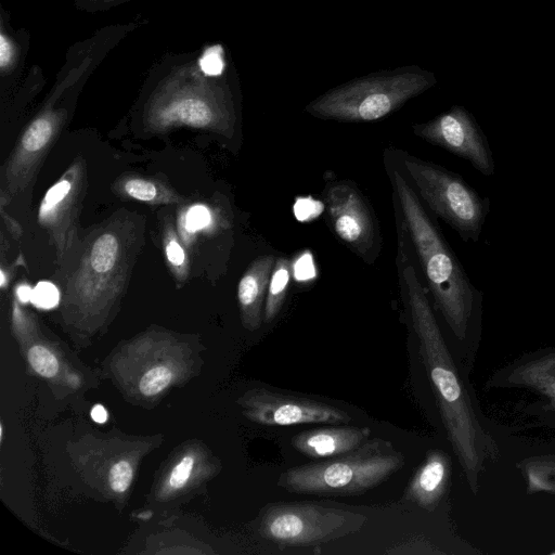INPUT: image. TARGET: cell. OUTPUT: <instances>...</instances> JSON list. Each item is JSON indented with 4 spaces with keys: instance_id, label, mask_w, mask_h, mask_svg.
Segmentation results:
<instances>
[{
    "instance_id": "cell-15",
    "label": "cell",
    "mask_w": 555,
    "mask_h": 555,
    "mask_svg": "<svg viewBox=\"0 0 555 555\" xmlns=\"http://www.w3.org/2000/svg\"><path fill=\"white\" fill-rule=\"evenodd\" d=\"M275 257L264 255L256 258L246 269L237 285V300L242 321L248 330L259 328Z\"/></svg>"
},
{
    "instance_id": "cell-10",
    "label": "cell",
    "mask_w": 555,
    "mask_h": 555,
    "mask_svg": "<svg viewBox=\"0 0 555 555\" xmlns=\"http://www.w3.org/2000/svg\"><path fill=\"white\" fill-rule=\"evenodd\" d=\"M86 162L78 157L43 196L38 222L49 235L55 250V264L73 247L79 236L78 219L87 193Z\"/></svg>"
},
{
    "instance_id": "cell-11",
    "label": "cell",
    "mask_w": 555,
    "mask_h": 555,
    "mask_svg": "<svg viewBox=\"0 0 555 555\" xmlns=\"http://www.w3.org/2000/svg\"><path fill=\"white\" fill-rule=\"evenodd\" d=\"M63 118L57 112H43L24 130L1 166V206L9 205L31 186L46 155L56 140Z\"/></svg>"
},
{
    "instance_id": "cell-21",
    "label": "cell",
    "mask_w": 555,
    "mask_h": 555,
    "mask_svg": "<svg viewBox=\"0 0 555 555\" xmlns=\"http://www.w3.org/2000/svg\"><path fill=\"white\" fill-rule=\"evenodd\" d=\"M171 379L172 372L168 367H153L141 377L139 389L144 396L152 397L163 391Z\"/></svg>"
},
{
    "instance_id": "cell-19",
    "label": "cell",
    "mask_w": 555,
    "mask_h": 555,
    "mask_svg": "<svg viewBox=\"0 0 555 555\" xmlns=\"http://www.w3.org/2000/svg\"><path fill=\"white\" fill-rule=\"evenodd\" d=\"M163 243L166 259L171 267L172 272L179 282H183L189 274L186 254L182 248L171 223H167L164 228Z\"/></svg>"
},
{
    "instance_id": "cell-27",
    "label": "cell",
    "mask_w": 555,
    "mask_h": 555,
    "mask_svg": "<svg viewBox=\"0 0 555 555\" xmlns=\"http://www.w3.org/2000/svg\"><path fill=\"white\" fill-rule=\"evenodd\" d=\"M13 56V50L11 42L4 36V34L0 35V66L4 69L10 65Z\"/></svg>"
},
{
    "instance_id": "cell-16",
    "label": "cell",
    "mask_w": 555,
    "mask_h": 555,
    "mask_svg": "<svg viewBox=\"0 0 555 555\" xmlns=\"http://www.w3.org/2000/svg\"><path fill=\"white\" fill-rule=\"evenodd\" d=\"M450 476V460L441 450H429L415 472L405 498L426 511H434L440 502Z\"/></svg>"
},
{
    "instance_id": "cell-14",
    "label": "cell",
    "mask_w": 555,
    "mask_h": 555,
    "mask_svg": "<svg viewBox=\"0 0 555 555\" xmlns=\"http://www.w3.org/2000/svg\"><path fill=\"white\" fill-rule=\"evenodd\" d=\"M370 436L367 427L334 426L301 431L292 438L291 443L310 459L325 460L357 449Z\"/></svg>"
},
{
    "instance_id": "cell-17",
    "label": "cell",
    "mask_w": 555,
    "mask_h": 555,
    "mask_svg": "<svg viewBox=\"0 0 555 555\" xmlns=\"http://www.w3.org/2000/svg\"><path fill=\"white\" fill-rule=\"evenodd\" d=\"M114 191L122 196L151 205L177 204L183 197L164 180L138 175H126L114 183Z\"/></svg>"
},
{
    "instance_id": "cell-8",
    "label": "cell",
    "mask_w": 555,
    "mask_h": 555,
    "mask_svg": "<svg viewBox=\"0 0 555 555\" xmlns=\"http://www.w3.org/2000/svg\"><path fill=\"white\" fill-rule=\"evenodd\" d=\"M328 222L335 235L365 262L373 263L380 247L376 216L358 186L333 181L323 190Z\"/></svg>"
},
{
    "instance_id": "cell-24",
    "label": "cell",
    "mask_w": 555,
    "mask_h": 555,
    "mask_svg": "<svg viewBox=\"0 0 555 555\" xmlns=\"http://www.w3.org/2000/svg\"><path fill=\"white\" fill-rule=\"evenodd\" d=\"M222 50L219 46L207 49L199 59L201 70L207 76H218L223 70Z\"/></svg>"
},
{
    "instance_id": "cell-5",
    "label": "cell",
    "mask_w": 555,
    "mask_h": 555,
    "mask_svg": "<svg viewBox=\"0 0 555 555\" xmlns=\"http://www.w3.org/2000/svg\"><path fill=\"white\" fill-rule=\"evenodd\" d=\"M433 73L418 66L380 70L330 89L312 100L313 117L347 122L382 119L436 83Z\"/></svg>"
},
{
    "instance_id": "cell-7",
    "label": "cell",
    "mask_w": 555,
    "mask_h": 555,
    "mask_svg": "<svg viewBox=\"0 0 555 555\" xmlns=\"http://www.w3.org/2000/svg\"><path fill=\"white\" fill-rule=\"evenodd\" d=\"M365 521L363 514L317 502H276L262 509L259 531L280 544L314 545L358 532Z\"/></svg>"
},
{
    "instance_id": "cell-22",
    "label": "cell",
    "mask_w": 555,
    "mask_h": 555,
    "mask_svg": "<svg viewBox=\"0 0 555 555\" xmlns=\"http://www.w3.org/2000/svg\"><path fill=\"white\" fill-rule=\"evenodd\" d=\"M61 293L54 283L39 282L33 291V304L40 309H51L60 302Z\"/></svg>"
},
{
    "instance_id": "cell-25",
    "label": "cell",
    "mask_w": 555,
    "mask_h": 555,
    "mask_svg": "<svg viewBox=\"0 0 555 555\" xmlns=\"http://www.w3.org/2000/svg\"><path fill=\"white\" fill-rule=\"evenodd\" d=\"M194 467V457L191 455L180 460L169 476V485L173 489L182 488L189 480Z\"/></svg>"
},
{
    "instance_id": "cell-1",
    "label": "cell",
    "mask_w": 555,
    "mask_h": 555,
    "mask_svg": "<svg viewBox=\"0 0 555 555\" xmlns=\"http://www.w3.org/2000/svg\"><path fill=\"white\" fill-rule=\"evenodd\" d=\"M408 247L406 233L399 224L397 268L401 295L420 345L422 360L448 439L470 490L476 493L485 462L488 459H496L498 447L478 418L470 395L440 331L427 288L409 255Z\"/></svg>"
},
{
    "instance_id": "cell-23",
    "label": "cell",
    "mask_w": 555,
    "mask_h": 555,
    "mask_svg": "<svg viewBox=\"0 0 555 555\" xmlns=\"http://www.w3.org/2000/svg\"><path fill=\"white\" fill-rule=\"evenodd\" d=\"M133 472L132 466L127 461L117 462L109 472V485L111 488L117 492H125L132 480Z\"/></svg>"
},
{
    "instance_id": "cell-12",
    "label": "cell",
    "mask_w": 555,
    "mask_h": 555,
    "mask_svg": "<svg viewBox=\"0 0 555 555\" xmlns=\"http://www.w3.org/2000/svg\"><path fill=\"white\" fill-rule=\"evenodd\" d=\"M412 129L424 141L467 160L481 175H494L495 163L487 137L463 106L454 105L426 122L414 124Z\"/></svg>"
},
{
    "instance_id": "cell-6",
    "label": "cell",
    "mask_w": 555,
    "mask_h": 555,
    "mask_svg": "<svg viewBox=\"0 0 555 555\" xmlns=\"http://www.w3.org/2000/svg\"><path fill=\"white\" fill-rule=\"evenodd\" d=\"M400 162L413 189L430 210L465 242H477L490 210L482 197L460 175L431 162L400 152Z\"/></svg>"
},
{
    "instance_id": "cell-2",
    "label": "cell",
    "mask_w": 555,
    "mask_h": 555,
    "mask_svg": "<svg viewBox=\"0 0 555 555\" xmlns=\"http://www.w3.org/2000/svg\"><path fill=\"white\" fill-rule=\"evenodd\" d=\"M145 224L142 215L122 208L79 233L53 276L72 314L99 315L121 296L144 245Z\"/></svg>"
},
{
    "instance_id": "cell-30",
    "label": "cell",
    "mask_w": 555,
    "mask_h": 555,
    "mask_svg": "<svg viewBox=\"0 0 555 555\" xmlns=\"http://www.w3.org/2000/svg\"><path fill=\"white\" fill-rule=\"evenodd\" d=\"M90 415L94 422L100 423V424L106 422V420H107V412L104 409V406H102L100 404H96L92 408Z\"/></svg>"
},
{
    "instance_id": "cell-13",
    "label": "cell",
    "mask_w": 555,
    "mask_h": 555,
    "mask_svg": "<svg viewBox=\"0 0 555 555\" xmlns=\"http://www.w3.org/2000/svg\"><path fill=\"white\" fill-rule=\"evenodd\" d=\"M242 404L247 418L269 426L348 424L352 420L335 405L267 388L247 392Z\"/></svg>"
},
{
    "instance_id": "cell-28",
    "label": "cell",
    "mask_w": 555,
    "mask_h": 555,
    "mask_svg": "<svg viewBox=\"0 0 555 555\" xmlns=\"http://www.w3.org/2000/svg\"><path fill=\"white\" fill-rule=\"evenodd\" d=\"M1 217L10 233L14 237H18L22 233V228L10 215L5 214L4 206H1Z\"/></svg>"
},
{
    "instance_id": "cell-18",
    "label": "cell",
    "mask_w": 555,
    "mask_h": 555,
    "mask_svg": "<svg viewBox=\"0 0 555 555\" xmlns=\"http://www.w3.org/2000/svg\"><path fill=\"white\" fill-rule=\"evenodd\" d=\"M292 263L286 257H278L270 278L263 306V321L271 323L279 314L291 284Z\"/></svg>"
},
{
    "instance_id": "cell-26",
    "label": "cell",
    "mask_w": 555,
    "mask_h": 555,
    "mask_svg": "<svg viewBox=\"0 0 555 555\" xmlns=\"http://www.w3.org/2000/svg\"><path fill=\"white\" fill-rule=\"evenodd\" d=\"M210 220L208 209L205 206H193L185 216V228L188 231H196L208 224Z\"/></svg>"
},
{
    "instance_id": "cell-29",
    "label": "cell",
    "mask_w": 555,
    "mask_h": 555,
    "mask_svg": "<svg viewBox=\"0 0 555 555\" xmlns=\"http://www.w3.org/2000/svg\"><path fill=\"white\" fill-rule=\"evenodd\" d=\"M33 288L29 287L27 284H20L16 287L15 291V297L22 302L26 304L28 301H31L33 298Z\"/></svg>"
},
{
    "instance_id": "cell-3",
    "label": "cell",
    "mask_w": 555,
    "mask_h": 555,
    "mask_svg": "<svg viewBox=\"0 0 555 555\" xmlns=\"http://www.w3.org/2000/svg\"><path fill=\"white\" fill-rule=\"evenodd\" d=\"M389 176L401 217L399 223L412 243L426 286L450 330L459 339H463L480 304L481 294L409 180L397 169H392Z\"/></svg>"
},
{
    "instance_id": "cell-31",
    "label": "cell",
    "mask_w": 555,
    "mask_h": 555,
    "mask_svg": "<svg viewBox=\"0 0 555 555\" xmlns=\"http://www.w3.org/2000/svg\"><path fill=\"white\" fill-rule=\"evenodd\" d=\"M69 383L74 386V387H77L79 385V378L77 375L73 374L69 378Z\"/></svg>"
},
{
    "instance_id": "cell-9",
    "label": "cell",
    "mask_w": 555,
    "mask_h": 555,
    "mask_svg": "<svg viewBox=\"0 0 555 555\" xmlns=\"http://www.w3.org/2000/svg\"><path fill=\"white\" fill-rule=\"evenodd\" d=\"M234 121L232 109L220 95L195 90L160 96L152 103L145 116L146 129L156 133L190 127L231 137Z\"/></svg>"
},
{
    "instance_id": "cell-20",
    "label": "cell",
    "mask_w": 555,
    "mask_h": 555,
    "mask_svg": "<svg viewBox=\"0 0 555 555\" xmlns=\"http://www.w3.org/2000/svg\"><path fill=\"white\" fill-rule=\"evenodd\" d=\"M27 357L31 367L43 377H53L59 371L56 357L44 346H33Z\"/></svg>"
},
{
    "instance_id": "cell-4",
    "label": "cell",
    "mask_w": 555,
    "mask_h": 555,
    "mask_svg": "<svg viewBox=\"0 0 555 555\" xmlns=\"http://www.w3.org/2000/svg\"><path fill=\"white\" fill-rule=\"evenodd\" d=\"M404 463L390 441L373 438L348 453L291 467L280 475L278 486L298 494L359 495L386 481Z\"/></svg>"
}]
</instances>
